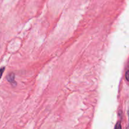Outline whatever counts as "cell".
Instances as JSON below:
<instances>
[{
  "label": "cell",
  "instance_id": "cell-3",
  "mask_svg": "<svg viewBox=\"0 0 129 129\" xmlns=\"http://www.w3.org/2000/svg\"><path fill=\"white\" fill-rule=\"evenodd\" d=\"M4 71H5V68H3L0 69V79H1V77H2V75L3 74Z\"/></svg>",
  "mask_w": 129,
  "mask_h": 129
},
{
  "label": "cell",
  "instance_id": "cell-4",
  "mask_svg": "<svg viewBox=\"0 0 129 129\" xmlns=\"http://www.w3.org/2000/svg\"><path fill=\"white\" fill-rule=\"evenodd\" d=\"M125 78H126V80L128 81V69H127V71H126Z\"/></svg>",
  "mask_w": 129,
  "mask_h": 129
},
{
  "label": "cell",
  "instance_id": "cell-2",
  "mask_svg": "<svg viewBox=\"0 0 129 129\" xmlns=\"http://www.w3.org/2000/svg\"><path fill=\"white\" fill-rule=\"evenodd\" d=\"M115 129H122V126H121V123L120 122H118L116 124Z\"/></svg>",
  "mask_w": 129,
  "mask_h": 129
},
{
  "label": "cell",
  "instance_id": "cell-1",
  "mask_svg": "<svg viewBox=\"0 0 129 129\" xmlns=\"http://www.w3.org/2000/svg\"><path fill=\"white\" fill-rule=\"evenodd\" d=\"M7 79L10 83H11L12 84H13V82H15V74L11 73L10 75H8L7 76Z\"/></svg>",
  "mask_w": 129,
  "mask_h": 129
},
{
  "label": "cell",
  "instance_id": "cell-5",
  "mask_svg": "<svg viewBox=\"0 0 129 129\" xmlns=\"http://www.w3.org/2000/svg\"><path fill=\"white\" fill-rule=\"evenodd\" d=\"M127 129H128V128H127Z\"/></svg>",
  "mask_w": 129,
  "mask_h": 129
}]
</instances>
